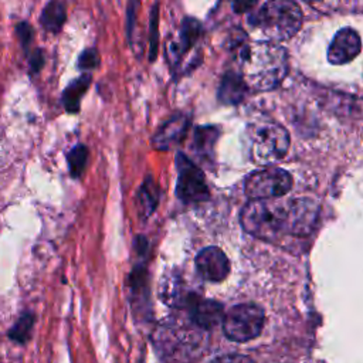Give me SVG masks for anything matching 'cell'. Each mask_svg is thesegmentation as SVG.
Segmentation results:
<instances>
[{
    "label": "cell",
    "mask_w": 363,
    "mask_h": 363,
    "mask_svg": "<svg viewBox=\"0 0 363 363\" xmlns=\"http://www.w3.org/2000/svg\"><path fill=\"white\" fill-rule=\"evenodd\" d=\"M241 225L248 234L272 241L281 233H289V201L275 199L251 200L241 211Z\"/></svg>",
    "instance_id": "obj_2"
},
{
    "label": "cell",
    "mask_w": 363,
    "mask_h": 363,
    "mask_svg": "<svg viewBox=\"0 0 363 363\" xmlns=\"http://www.w3.org/2000/svg\"><path fill=\"white\" fill-rule=\"evenodd\" d=\"M177 167V196L184 201L207 200L210 193L203 172L183 153L176 155Z\"/></svg>",
    "instance_id": "obj_7"
},
{
    "label": "cell",
    "mask_w": 363,
    "mask_h": 363,
    "mask_svg": "<svg viewBox=\"0 0 363 363\" xmlns=\"http://www.w3.org/2000/svg\"><path fill=\"white\" fill-rule=\"evenodd\" d=\"M257 3L258 0H233V10L235 13H245L250 11Z\"/></svg>",
    "instance_id": "obj_28"
},
{
    "label": "cell",
    "mask_w": 363,
    "mask_h": 363,
    "mask_svg": "<svg viewBox=\"0 0 363 363\" xmlns=\"http://www.w3.org/2000/svg\"><path fill=\"white\" fill-rule=\"evenodd\" d=\"M153 191H155V189H153V186H143L142 189H140V197H139V200H140V208H142V211H146V216L155 208V199H156V196L153 194Z\"/></svg>",
    "instance_id": "obj_25"
},
{
    "label": "cell",
    "mask_w": 363,
    "mask_h": 363,
    "mask_svg": "<svg viewBox=\"0 0 363 363\" xmlns=\"http://www.w3.org/2000/svg\"><path fill=\"white\" fill-rule=\"evenodd\" d=\"M250 23L272 41L294 37L302 26V11L292 0H268L250 17Z\"/></svg>",
    "instance_id": "obj_3"
},
{
    "label": "cell",
    "mask_w": 363,
    "mask_h": 363,
    "mask_svg": "<svg viewBox=\"0 0 363 363\" xmlns=\"http://www.w3.org/2000/svg\"><path fill=\"white\" fill-rule=\"evenodd\" d=\"M190 126V116L177 112L172 115L153 135L152 145L157 150H170L180 145L187 135Z\"/></svg>",
    "instance_id": "obj_9"
},
{
    "label": "cell",
    "mask_w": 363,
    "mask_h": 363,
    "mask_svg": "<svg viewBox=\"0 0 363 363\" xmlns=\"http://www.w3.org/2000/svg\"><path fill=\"white\" fill-rule=\"evenodd\" d=\"M289 147V135L277 123H262L251 136V157L258 164H272L281 160Z\"/></svg>",
    "instance_id": "obj_4"
},
{
    "label": "cell",
    "mask_w": 363,
    "mask_h": 363,
    "mask_svg": "<svg viewBox=\"0 0 363 363\" xmlns=\"http://www.w3.org/2000/svg\"><path fill=\"white\" fill-rule=\"evenodd\" d=\"M305 1H318V0H305Z\"/></svg>",
    "instance_id": "obj_29"
},
{
    "label": "cell",
    "mask_w": 363,
    "mask_h": 363,
    "mask_svg": "<svg viewBox=\"0 0 363 363\" xmlns=\"http://www.w3.org/2000/svg\"><path fill=\"white\" fill-rule=\"evenodd\" d=\"M86 157H88V149L84 145H77L75 147H72L68 153V164H69V170L71 174L74 177L81 176V173L84 172L85 163H86Z\"/></svg>",
    "instance_id": "obj_20"
},
{
    "label": "cell",
    "mask_w": 363,
    "mask_h": 363,
    "mask_svg": "<svg viewBox=\"0 0 363 363\" xmlns=\"http://www.w3.org/2000/svg\"><path fill=\"white\" fill-rule=\"evenodd\" d=\"M318 218V204L308 199L289 201V233L306 235L315 227Z\"/></svg>",
    "instance_id": "obj_13"
},
{
    "label": "cell",
    "mask_w": 363,
    "mask_h": 363,
    "mask_svg": "<svg viewBox=\"0 0 363 363\" xmlns=\"http://www.w3.org/2000/svg\"><path fill=\"white\" fill-rule=\"evenodd\" d=\"M199 274L211 282L223 281L230 272V261L227 255L217 247H207L196 257Z\"/></svg>",
    "instance_id": "obj_11"
},
{
    "label": "cell",
    "mask_w": 363,
    "mask_h": 363,
    "mask_svg": "<svg viewBox=\"0 0 363 363\" xmlns=\"http://www.w3.org/2000/svg\"><path fill=\"white\" fill-rule=\"evenodd\" d=\"M159 52V1H155L149 16V62H155Z\"/></svg>",
    "instance_id": "obj_19"
},
{
    "label": "cell",
    "mask_w": 363,
    "mask_h": 363,
    "mask_svg": "<svg viewBox=\"0 0 363 363\" xmlns=\"http://www.w3.org/2000/svg\"><path fill=\"white\" fill-rule=\"evenodd\" d=\"M91 82H92V75L85 72V74L77 77L75 79H72L65 86V89L62 91V95H61V104L68 113L79 112L82 96L89 89Z\"/></svg>",
    "instance_id": "obj_15"
},
{
    "label": "cell",
    "mask_w": 363,
    "mask_h": 363,
    "mask_svg": "<svg viewBox=\"0 0 363 363\" xmlns=\"http://www.w3.org/2000/svg\"><path fill=\"white\" fill-rule=\"evenodd\" d=\"M292 187L291 174L279 167H265L252 172L244 183L245 194L252 199H277L288 193Z\"/></svg>",
    "instance_id": "obj_6"
},
{
    "label": "cell",
    "mask_w": 363,
    "mask_h": 363,
    "mask_svg": "<svg viewBox=\"0 0 363 363\" xmlns=\"http://www.w3.org/2000/svg\"><path fill=\"white\" fill-rule=\"evenodd\" d=\"M264 326V312L257 305L242 303L231 308L223 319L225 336L234 342L257 337Z\"/></svg>",
    "instance_id": "obj_5"
},
{
    "label": "cell",
    "mask_w": 363,
    "mask_h": 363,
    "mask_svg": "<svg viewBox=\"0 0 363 363\" xmlns=\"http://www.w3.org/2000/svg\"><path fill=\"white\" fill-rule=\"evenodd\" d=\"M159 292L163 302L173 308L190 306L197 299L196 294L186 288L182 272L179 271H172L170 274L163 275Z\"/></svg>",
    "instance_id": "obj_12"
},
{
    "label": "cell",
    "mask_w": 363,
    "mask_h": 363,
    "mask_svg": "<svg viewBox=\"0 0 363 363\" xmlns=\"http://www.w3.org/2000/svg\"><path fill=\"white\" fill-rule=\"evenodd\" d=\"M360 50H362L360 35L357 34L356 30L346 27L339 30L335 34L328 48V60L335 65L346 64L352 61L360 52Z\"/></svg>",
    "instance_id": "obj_10"
},
{
    "label": "cell",
    "mask_w": 363,
    "mask_h": 363,
    "mask_svg": "<svg viewBox=\"0 0 363 363\" xmlns=\"http://www.w3.org/2000/svg\"><path fill=\"white\" fill-rule=\"evenodd\" d=\"M223 319V306L216 301L196 299L190 305V320L200 329H210Z\"/></svg>",
    "instance_id": "obj_14"
},
{
    "label": "cell",
    "mask_w": 363,
    "mask_h": 363,
    "mask_svg": "<svg viewBox=\"0 0 363 363\" xmlns=\"http://www.w3.org/2000/svg\"><path fill=\"white\" fill-rule=\"evenodd\" d=\"M140 6L139 0H129L126 9V37L128 43L133 44V33H135V23H136V13Z\"/></svg>",
    "instance_id": "obj_23"
},
{
    "label": "cell",
    "mask_w": 363,
    "mask_h": 363,
    "mask_svg": "<svg viewBox=\"0 0 363 363\" xmlns=\"http://www.w3.org/2000/svg\"><path fill=\"white\" fill-rule=\"evenodd\" d=\"M218 130L214 126H200L194 130L193 147L200 155H207L217 139Z\"/></svg>",
    "instance_id": "obj_18"
},
{
    "label": "cell",
    "mask_w": 363,
    "mask_h": 363,
    "mask_svg": "<svg viewBox=\"0 0 363 363\" xmlns=\"http://www.w3.org/2000/svg\"><path fill=\"white\" fill-rule=\"evenodd\" d=\"M30 326H31V320H30V318L27 316L24 320H20V322L16 325L14 330H11V337H14V339H17V340H24V339L27 337V335H28Z\"/></svg>",
    "instance_id": "obj_26"
},
{
    "label": "cell",
    "mask_w": 363,
    "mask_h": 363,
    "mask_svg": "<svg viewBox=\"0 0 363 363\" xmlns=\"http://www.w3.org/2000/svg\"><path fill=\"white\" fill-rule=\"evenodd\" d=\"M201 31H203V27H201V23L197 18H194L191 16H187L182 20L177 38L172 44L167 45L169 62L173 68L177 69V67L182 62L184 54L189 52L196 45V43L199 41V38L201 35Z\"/></svg>",
    "instance_id": "obj_8"
},
{
    "label": "cell",
    "mask_w": 363,
    "mask_h": 363,
    "mask_svg": "<svg viewBox=\"0 0 363 363\" xmlns=\"http://www.w3.org/2000/svg\"><path fill=\"white\" fill-rule=\"evenodd\" d=\"M241 64L247 86L257 91L275 88L288 72L286 51L271 41L247 47L242 52Z\"/></svg>",
    "instance_id": "obj_1"
},
{
    "label": "cell",
    "mask_w": 363,
    "mask_h": 363,
    "mask_svg": "<svg viewBox=\"0 0 363 363\" xmlns=\"http://www.w3.org/2000/svg\"><path fill=\"white\" fill-rule=\"evenodd\" d=\"M99 64H101V55H99V51L96 47L85 48L77 60V67L84 71L95 69L99 67Z\"/></svg>",
    "instance_id": "obj_21"
},
{
    "label": "cell",
    "mask_w": 363,
    "mask_h": 363,
    "mask_svg": "<svg viewBox=\"0 0 363 363\" xmlns=\"http://www.w3.org/2000/svg\"><path fill=\"white\" fill-rule=\"evenodd\" d=\"M67 21V1L65 0H50L41 14V27L51 34H58Z\"/></svg>",
    "instance_id": "obj_16"
},
{
    "label": "cell",
    "mask_w": 363,
    "mask_h": 363,
    "mask_svg": "<svg viewBox=\"0 0 363 363\" xmlns=\"http://www.w3.org/2000/svg\"><path fill=\"white\" fill-rule=\"evenodd\" d=\"M247 88L242 75L227 72L221 78L217 96L223 104H238L244 98Z\"/></svg>",
    "instance_id": "obj_17"
},
{
    "label": "cell",
    "mask_w": 363,
    "mask_h": 363,
    "mask_svg": "<svg viewBox=\"0 0 363 363\" xmlns=\"http://www.w3.org/2000/svg\"><path fill=\"white\" fill-rule=\"evenodd\" d=\"M14 31H16V37H17L21 48L24 50L26 54H28L31 43L34 40V28H33V26L30 23H27V21H20V23L16 24Z\"/></svg>",
    "instance_id": "obj_22"
},
{
    "label": "cell",
    "mask_w": 363,
    "mask_h": 363,
    "mask_svg": "<svg viewBox=\"0 0 363 363\" xmlns=\"http://www.w3.org/2000/svg\"><path fill=\"white\" fill-rule=\"evenodd\" d=\"M213 363H255V362L244 354H224L214 359Z\"/></svg>",
    "instance_id": "obj_27"
},
{
    "label": "cell",
    "mask_w": 363,
    "mask_h": 363,
    "mask_svg": "<svg viewBox=\"0 0 363 363\" xmlns=\"http://www.w3.org/2000/svg\"><path fill=\"white\" fill-rule=\"evenodd\" d=\"M27 61H28V72H30V75L38 74L43 69L44 64H45L44 51L41 48H34L33 51H30L27 54Z\"/></svg>",
    "instance_id": "obj_24"
}]
</instances>
